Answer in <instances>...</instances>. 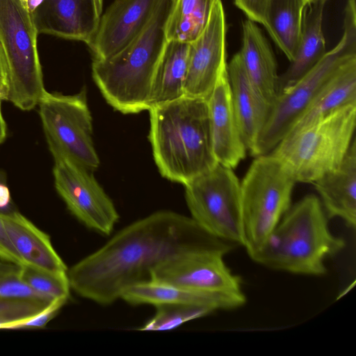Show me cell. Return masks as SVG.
I'll return each mask as SVG.
<instances>
[{"label":"cell","instance_id":"obj_5","mask_svg":"<svg viewBox=\"0 0 356 356\" xmlns=\"http://www.w3.org/2000/svg\"><path fill=\"white\" fill-rule=\"evenodd\" d=\"M356 104L289 131L270 152L286 167L296 182L314 183L336 169L353 139Z\"/></svg>","mask_w":356,"mask_h":356},{"label":"cell","instance_id":"obj_12","mask_svg":"<svg viewBox=\"0 0 356 356\" xmlns=\"http://www.w3.org/2000/svg\"><path fill=\"white\" fill-rule=\"evenodd\" d=\"M54 159L55 187L69 211L88 228L109 235L120 216L92 172L63 156Z\"/></svg>","mask_w":356,"mask_h":356},{"label":"cell","instance_id":"obj_32","mask_svg":"<svg viewBox=\"0 0 356 356\" xmlns=\"http://www.w3.org/2000/svg\"><path fill=\"white\" fill-rule=\"evenodd\" d=\"M8 186L3 175L0 173V213H7L15 210Z\"/></svg>","mask_w":356,"mask_h":356},{"label":"cell","instance_id":"obj_25","mask_svg":"<svg viewBox=\"0 0 356 356\" xmlns=\"http://www.w3.org/2000/svg\"><path fill=\"white\" fill-rule=\"evenodd\" d=\"M304 0H272L266 31L291 62L301 33Z\"/></svg>","mask_w":356,"mask_h":356},{"label":"cell","instance_id":"obj_14","mask_svg":"<svg viewBox=\"0 0 356 356\" xmlns=\"http://www.w3.org/2000/svg\"><path fill=\"white\" fill-rule=\"evenodd\" d=\"M159 0H114L102 15L87 44L93 59L108 58L125 48L144 29Z\"/></svg>","mask_w":356,"mask_h":356},{"label":"cell","instance_id":"obj_15","mask_svg":"<svg viewBox=\"0 0 356 356\" xmlns=\"http://www.w3.org/2000/svg\"><path fill=\"white\" fill-rule=\"evenodd\" d=\"M103 0H43L31 15L37 31L88 44L102 15Z\"/></svg>","mask_w":356,"mask_h":356},{"label":"cell","instance_id":"obj_36","mask_svg":"<svg viewBox=\"0 0 356 356\" xmlns=\"http://www.w3.org/2000/svg\"><path fill=\"white\" fill-rule=\"evenodd\" d=\"M318 1H321V0H304L306 6L308 4ZM325 1H327V0H325Z\"/></svg>","mask_w":356,"mask_h":356},{"label":"cell","instance_id":"obj_34","mask_svg":"<svg viewBox=\"0 0 356 356\" xmlns=\"http://www.w3.org/2000/svg\"><path fill=\"white\" fill-rule=\"evenodd\" d=\"M43 0H26L25 3V7L29 12L31 15H32L35 10L41 5Z\"/></svg>","mask_w":356,"mask_h":356},{"label":"cell","instance_id":"obj_21","mask_svg":"<svg viewBox=\"0 0 356 356\" xmlns=\"http://www.w3.org/2000/svg\"><path fill=\"white\" fill-rule=\"evenodd\" d=\"M121 299L130 305L181 303L206 305L216 311L232 309L245 302L244 293H202L160 284L153 281L140 283L127 289Z\"/></svg>","mask_w":356,"mask_h":356},{"label":"cell","instance_id":"obj_23","mask_svg":"<svg viewBox=\"0 0 356 356\" xmlns=\"http://www.w3.org/2000/svg\"><path fill=\"white\" fill-rule=\"evenodd\" d=\"M352 104H356V56L323 83L289 131Z\"/></svg>","mask_w":356,"mask_h":356},{"label":"cell","instance_id":"obj_2","mask_svg":"<svg viewBox=\"0 0 356 356\" xmlns=\"http://www.w3.org/2000/svg\"><path fill=\"white\" fill-rule=\"evenodd\" d=\"M148 111L149 139L163 177L184 186L218 164L213 149L207 99L183 96Z\"/></svg>","mask_w":356,"mask_h":356},{"label":"cell","instance_id":"obj_11","mask_svg":"<svg viewBox=\"0 0 356 356\" xmlns=\"http://www.w3.org/2000/svg\"><path fill=\"white\" fill-rule=\"evenodd\" d=\"M232 249H200L177 254L157 266L150 281L202 293H243L241 278L224 261Z\"/></svg>","mask_w":356,"mask_h":356},{"label":"cell","instance_id":"obj_30","mask_svg":"<svg viewBox=\"0 0 356 356\" xmlns=\"http://www.w3.org/2000/svg\"><path fill=\"white\" fill-rule=\"evenodd\" d=\"M272 0H234L235 5L248 19L261 24L266 29L268 25V14Z\"/></svg>","mask_w":356,"mask_h":356},{"label":"cell","instance_id":"obj_27","mask_svg":"<svg viewBox=\"0 0 356 356\" xmlns=\"http://www.w3.org/2000/svg\"><path fill=\"white\" fill-rule=\"evenodd\" d=\"M156 313L140 330L147 331L168 330L216 310L209 306L181 303H163L155 306Z\"/></svg>","mask_w":356,"mask_h":356},{"label":"cell","instance_id":"obj_6","mask_svg":"<svg viewBox=\"0 0 356 356\" xmlns=\"http://www.w3.org/2000/svg\"><path fill=\"white\" fill-rule=\"evenodd\" d=\"M356 56L355 0H348L343 35L331 50L293 86L280 93L252 153L269 154L289 131L323 83L346 61Z\"/></svg>","mask_w":356,"mask_h":356},{"label":"cell","instance_id":"obj_26","mask_svg":"<svg viewBox=\"0 0 356 356\" xmlns=\"http://www.w3.org/2000/svg\"><path fill=\"white\" fill-rule=\"evenodd\" d=\"M216 0H175L166 20L167 40L190 43L205 28Z\"/></svg>","mask_w":356,"mask_h":356},{"label":"cell","instance_id":"obj_29","mask_svg":"<svg viewBox=\"0 0 356 356\" xmlns=\"http://www.w3.org/2000/svg\"><path fill=\"white\" fill-rule=\"evenodd\" d=\"M68 299H54L43 310L26 320L13 324L8 330L40 329L45 327Z\"/></svg>","mask_w":356,"mask_h":356},{"label":"cell","instance_id":"obj_4","mask_svg":"<svg viewBox=\"0 0 356 356\" xmlns=\"http://www.w3.org/2000/svg\"><path fill=\"white\" fill-rule=\"evenodd\" d=\"M345 245L330 230L320 199L308 195L289 208L261 247L249 256L271 269L319 276L326 273L325 260Z\"/></svg>","mask_w":356,"mask_h":356},{"label":"cell","instance_id":"obj_33","mask_svg":"<svg viewBox=\"0 0 356 356\" xmlns=\"http://www.w3.org/2000/svg\"><path fill=\"white\" fill-rule=\"evenodd\" d=\"M8 82L4 55L0 45V99L8 100Z\"/></svg>","mask_w":356,"mask_h":356},{"label":"cell","instance_id":"obj_10","mask_svg":"<svg viewBox=\"0 0 356 356\" xmlns=\"http://www.w3.org/2000/svg\"><path fill=\"white\" fill-rule=\"evenodd\" d=\"M39 114L49 149L92 172L99 159L92 141V123L84 90L72 95L47 91Z\"/></svg>","mask_w":356,"mask_h":356},{"label":"cell","instance_id":"obj_7","mask_svg":"<svg viewBox=\"0 0 356 356\" xmlns=\"http://www.w3.org/2000/svg\"><path fill=\"white\" fill-rule=\"evenodd\" d=\"M296 181L271 154L256 156L241 182L245 238L248 254L266 241L291 207Z\"/></svg>","mask_w":356,"mask_h":356},{"label":"cell","instance_id":"obj_24","mask_svg":"<svg viewBox=\"0 0 356 356\" xmlns=\"http://www.w3.org/2000/svg\"><path fill=\"white\" fill-rule=\"evenodd\" d=\"M189 45L188 42L167 40L153 79L150 108L184 96Z\"/></svg>","mask_w":356,"mask_h":356},{"label":"cell","instance_id":"obj_9","mask_svg":"<svg viewBox=\"0 0 356 356\" xmlns=\"http://www.w3.org/2000/svg\"><path fill=\"white\" fill-rule=\"evenodd\" d=\"M184 186L191 218L212 236L244 247L241 182L232 169L218 163Z\"/></svg>","mask_w":356,"mask_h":356},{"label":"cell","instance_id":"obj_18","mask_svg":"<svg viewBox=\"0 0 356 356\" xmlns=\"http://www.w3.org/2000/svg\"><path fill=\"white\" fill-rule=\"evenodd\" d=\"M313 184L329 218H339L350 227L356 225V141L353 139L341 164Z\"/></svg>","mask_w":356,"mask_h":356},{"label":"cell","instance_id":"obj_3","mask_svg":"<svg viewBox=\"0 0 356 356\" xmlns=\"http://www.w3.org/2000/svg\"><path fill=\"white\" fill-rule=\"evenodd\" d=\"M175 0H159L140 33L122 51L92 60V76L103 97L124 114L149 110L155 71L167 42L165 26Z\"/></svg>","mask_w":356,"mask_h":356},{"label":"cell","instance_id":"obj_35","mask_svg":"<svg viewBox=\"0 0 356 356\" xmlns=\"http://www.w3.org/2000/svg\"><path fill=\"white\" fill-rule=\"evenodd\" d=\"M1 100L0 99V145L6 137V124L1 113Z\"/></svg>","mask_w":356,"mask_h":356},{"label":"cell","instance_id":"obj_31","mask_svg":"<svg viewBox=\"0 0 356 356\" xmlns=\"http://www.w3.org/2000/svg\"><path fill=\"white\" fill-rule=\"evenodd\" d=\"M0 259L19 266L25 265L11 243L0 214Z\"/></svg>","mask_w":356,"mask_h":356},{"label":"cell","instance_id":"obj_19","mask_svg":"<svg viewBox=\"0 0 356 356\" xmlns=\"http://www.w3.org/2000/svg\"><path fill=\"white\" fill-rule=\"evenodd\" d=\"M0 214L9 238L25 265L54 273L67 272L46 233L16 209Z\"/></svg>","mask_w":356,"mask_h":356},{"label":"cell","instance_id":"obj_28","mask_svg":"<svg viewBox=\"0 0 356 356\" xmlns=\"http://www.w3.org/2000/svg\"><path fill=\"white\" fill-rule=\"evenodd\" d=\"M22 281L36 293L50 299H68L71 289L67 273H54L31 265L19 268Z\"/></svg>","mask_w":356,"mask_h":356},{"label":"cell","instance_id":"obj_8","mask_svg":"<svg viewBox=\"0 0 356 356\" xmlns=\"http://www.w3.org/2000/svg\"><path fill=\"white\" fill-rule=\"evenodd\" d=\"M38 33L20 0H0V45L8 74V101L22 111L38 105L47 92L37 48Z\"/></svg>","mask_w":356,"mask_h":356},{"label":"cell","instance_id":"obj_20","mask_svg":"<svg viewBox=\"0 0 356 356\" xmlns=\"http://www.w3.org/2000/svg\"><path fill=\"white\" fill-rule=\"evenodd\" d=\"M238 52L250 81L272 106L278 95L276 60L261 29L248 19L243 22L242 46Z\"/></svg>","mask_w":356,"mask_h":356},{"label":"cell","instance_id":"obj_1","mask_svg":"<svg viewBox=\"0 0 356 356\" xmlns=\"http://www.w3.org/2000/svg\"><path fill=\"white\" fill-rule=\"evenodd\" d=\"M234 246L209 234L191 217L159 211L122 229L67 269V275L79 296L108 305L131 286L150 281L154 269L177 254Z\"/></svg>","mask_w":356,"mask_h":356},{"label":"cell","instance_id":"obj_37","mask_svg":"<svg viewBox=\"0 0 356 356\" xmlns=\"http://www.w3.org/2000/svg\"><path fill=\"white\" fill-rule=\"evenodd\" d=\"M20 1H21L24 3V5L25 6V3H26V0H20Z\"/></svg>","mask_w":356,"mask_h":356},{"label":"cell","instance_id":"obj_16","mask_svg":"<svg viewBox=\"0 0 356 356\" xmlns=\"http://www.w3.org/2000/svg\"><path fill=\"white\" fill-rule=\"evenodd\" d=\"M207 104L215 157L219 164L233 169L245 158L247 149L232 106L227 69L217 81Z\"/></svg>","mask_w":356,"mask_h":356},{"label":"cell","instance_id":"obj_13","mask_svg":"<svg viewBox=\"0 0 356 356\" xmlns=\"http://www.w3.org/2000/svg\"><path fill=\"white\" fill-rule=\"evenodd\" d=\"M225 34L223 6L221 0H216L205 28L190 42L184 96L207 99L227 71Z\"/></svg>","mask_w":356,"mask_h":356},{"label":"cell","instance_id":"obj_22","mask_svg":"<svg viewBox=\"0 0 356 356\" xmlns=\"http://www.w3.org/2000/svg\"><path fill=\"white\" fill-rule=\"evenodd\" d=\"M325 2V0H321L306 6L294 58L286 70L279 75L278 95L297 82L326 53L323 31V15Z\"/></svg>","mask_w":356,"mask_h":356},{"label":"cell","instance_id":"obj_17","mask_svg":"<svg viewBox=\"0 0 356 356\" xmlns=\"http://www.w3.org/2000/svg\"><path fill=\"white\" fill-rule=\"evenodd\" d=\"M232 106L243 143L251 154L268 118L271 105L254 87L239 52L227 64Z\"/></svg>","mask_w":356,"mask_h":356}]
</instances>
